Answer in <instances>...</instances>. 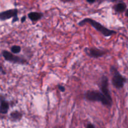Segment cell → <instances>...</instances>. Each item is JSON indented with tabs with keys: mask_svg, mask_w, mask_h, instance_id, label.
Here are the masks:
<instances>
[{
	"mask_svg": "<svg viewBox=\"0 0 128 128\" xmlns=\"http://www.w3.org/2000/svg\"><path fill=\"white\" fill-rule=\"evenodd\" d=\"M11 50L12 53L18 54L21 52V48L20 46H16V45H15V46H13L11 47Z\"/></svg>",
	"mask_w": 128,
	"mask_h": 128,
	"instance_id": "cell-12",
	"label": "cell"
},
{
	"mask_svg": "<svg viewBox=\"0 0 128 128\" xmlns=\"http://www.w3.org/2000/svg\"><path fill=\"white\" fill-rule=\"evenodd\" d=\"M85 52L87 54V55H88L90 57L92 58H101L106 54V52L104 51L103 50H101L98 48H86Z\"/></svg>",
	"mask_w": 128,
	"mask_h": 128,
	"instance_id": "cell-6",
	"label": "cell"
},
{
	"mask_svg": "<svg viewBox=\"0 0 128 128\" xmlns=\"http://www.w3.org/2000/svg\"><path fill=\"white\" fill-rule=\"evenodd\" d=\"M11 117L14 120H18L21 118V114L20 112H18V111H14V112H12L11 113Z\"/></svg>",
	"mask_w": 128,
	"mask_h": 128,
	"instance_id": "cell-11",
	"label": "cell"
},
{
	"mask_svg": "<svg viewBox=\"0 0 128 128\" xmlns=\"http://www.w3.org/2000/svg\"><path fill=\"white\" fill-rule=\"evenodd\" d=\"M86 1L88 2H90V3H93L95 1V0H86Z\"/></svg>",
	"mask_w": 128,
	"mask_h": 128,
	"instance_id": "cell-17",
	"label": "cell"
},
{
	"mask_svg": "<svg viewBox=\"0 0 128 128\" xmlns=\"http://www.w3.org/2000/svg\"><path fill=\"white\" fill-rule=\"evenodd\" d=\"M18 10L17 9H11V10L0 12V20L5 21L11 18H14V16H18Z\"/></svg>",
	"mask_w": 128,
	"mask_h": 128,
	"instance_id": "cell-7",
	"label": "cell"
},
{
	"mask_svg": "<svg viewBox=\"0 0 128 128\" xmlns=\"http://www.w3.org/2000/svg\"><path fill=\"white\" fill-rule=\"evenodd\" d=\"M18 20V16H14V17L13 18V20H12V23H13V22H16V21H17Z\"/></svg>",
	"mask_w": 128,
	"mask_h": 128,
	"instance_id": "cell-14",
	"label": "cell"
},
{
	"mask_svg": "<svg viewBox=\"0 0 128 128\" xmlns=\"http://www.w3.org/2000/svg\"><path fill=\"white\" fill-rule=\"evenodd\" d=\"M101 92L110 101H112L110 90H109V81L108 78L106 76H102L101 80V85H100Z\"/></svg>",
	"mask_w": 128,
	"mask_h": 128,
	"instance_id": "cell-4",
	"label": "cell"
},
{
	"mask_svg": "<svg viewBox=\"0 0 128 128\" xmlns=\"http://www.w3.org/2000/svg\"><path fill=\"white\" fill-rule=\"evenodd\" d=\"M2 54L3 57L4 58L5 60L10 62H12V63H18V64H23L27 63L26 61L22 58L19 57V56H15L12 54L11 52H8V51H3L2 52Z\"/></svg>",
	"mask_w": 128,
	"mask_h": 128,
	"instance_id": "cell-5",
	"label": "cell"
},
{
	"mask_svg": "<svg viewBox=\"0 0 128 128\" xmlns=\"http://www.w3.org/2000/svg\"><path fill=\"white\" fill-rule=\"evenodd\" d=\"M25 20H26V16H23V17H22V18H21V22H24Z\"/></svg>",
	"mask_w": 128,
	"mask_h": 128,
	"instance_id": "cell-16",
	"label": "cell"
},
{
	"mask_svg": "<svg viewBox=\"0 0 128 128\" xmlns=\"http://www.w3.org/2000/svg\"><path fill=\"white\" fill-rule=\"evenodd\" d=\"M87 128H94V126L93 124H89L88 125Z\"/></svg>",
	"mask_w": 128,
	"mask_h": 128,
	"instance_id": "cell-15",
	"label": "cell"
},
{
	"mask_svg": "<svg viewBox=\"0 0 128 128\" xmlns=\"http://www.w3.org/2000/svg\"><path fill=\"white\" fill-rule=\"evenodd\" d=\"M110 72H111V75L112 76V84L116 89L120 90L123 88L124 85L126 83L127 80L126 78L122 76L121 74L120 73L117 69L114 66H112L110 69Z\"/></svg>",
	"mask_w": 128,
	"mask_h": 128,
	"instance_id": "cell-3",
	"label": "cell"
},
{
	"mask_svg": "<svg viewBox=\"0 0 128 128\" xmlns=\"http://www.w3.org/2000/svg\"><path fill=\"white\" fill-rule=\"evenodd\" d=\"M90 24L93 28H94L102 34L105 37H110L112 35L116 34V31H113V30H111L110 29L107 28L103 25L101 24L100 22H98V21H95V20H92L91 18H85L83 20L81 21L80 22H78L79 26H83L85 24Z\"/></svg>",
	"mask_w": 128,
	"mask_h": 128,
	"instance_id": "cell-1",
	"label": "cell"
},
{
	"mask_svg": "<svg viewBox=\"0 0 128 128\" xmlns=\"http://www.w3.org/2000/svg\"><path fill=\"white\" fill-rule=\"evenodd\" d=\"M58 89L61 91V92H64L65 91V88L63 86H61V85H59Z\"/></svg>",
	"mask_w": 128,
	"mask_h": 128,
	"instance_id": "cell-13",
	"label": "cell"
},
{
	"mask_svg": "<svg viewBox=\"0 0 128 128\" xmlns=\"http://www.w3.org/2000/svg\"><path fill=\"white\" fill-rule=\"evenodd\" d=\"M9 107H10V105H9L8 102L4 100H2L1 102V104H0V113H7L9 110Z\"/></svg>",
	"mask_w": 128,
	"mask_h": 128,
	"instance_id": "cell-9",
	"label": "cell"
},
{
	"mask_svg": "<svg viewBox=\"0 0 128 128\" xmlns=\"http://www.w3.org/2000/svg\"><path fill=\"white\" fill-rule=\"evenodd\" d=\"M111 1H118V0H110Z\"/></svg>",
	"mask_w": 128,
	"mask_h": 128,
	"instance_id": "cell-18",
	"label": "cell"
},
{
	"mask_svg": "<svg viewBox=\"0 0 128 128\" xmlns=\"http://www.w3.org/2000/svg\"><path fill=\"white\" fill-rule=\"evenodd\" d=\"M42 16L43 14L42 13L38 12H31L28 14V18L32 21H38L42 17Z\"/></svg>",
	"mask_w": 128,
	"mask_h": 128,
	"instance_id": "cell-8",
	"label": "cell"
},
{
	"mask_svg": "<svg viewBox=\"0 0 128 128\" xmlns=\"http://www.w3.org/2000/svg\"><path fill=\"white\" fill-rule=\"evenodd\" d=\"M85 100L92 102H101L103 105L108 107L112 106V101L109 100L101 91H88L84 94Z\"/></svg>",
	"mask_w": 128,
	"mask_h": 128,
	"instance_id": "cell-2",
	"label": "cell"
},
{
	"mask_svg": "<svg viewBox=\"0 0 128 128\" xmlns=\"http://www.w3.org/2000/svg\"><path fill=\"white\" fill-rule=\"evenodd\" d=\"M127 8V6L124 2H120L114 6V10L118 12H123Z\"/></svg>",
	"mask_w": 128,
	"mask_h": 128,
	"instance_id": "cell-10",
	"label": "cell"
}]
</instances>
